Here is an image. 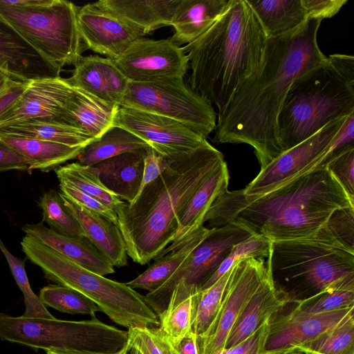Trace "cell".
<instances>
[{
    "label": "cell",
    "instance_id": "6da1fadb",
    "mask_svg": "<svg viewBox=\"0 0 354 354\" xmlns=\"http://www.w3.org/2000/svg\"><path fill=\"white\" fill-rule=\"evenodd\" d=\"M321 22L308 18L290 32L267 37L259 68L217 117L214 142L250 145L261 168L281 153L277 122L286 95L297 77L326 57L317 39Z\"/></svg>",
    "mask_w": 354,
    "mask_h": 354
},
{
    "label": "cell",
    "instance_id": "7a4b0ae2",
    "mask_svg": "<svg viewBox=\"0 0 354 354\" xmlns=\"http://www.w3.org/2000/svg\"><path fill=\"white\" fill-rule=\"evenodd\" d=\"M351 206L326 167L319 166L260 196L227 190L212 204L203 224H234L270 241H288L314 236L334 210Z\"/></svg>",
    "mask_w": 354,
    "mask_h": 354
},
{
    "label": "cell",
    "instance_id": "3957f363",
    "mask_svg": "<svg viewBox=\"0 0 354 354\" xmlns=\"http://www.w3.org/2000/svg\"><path fill=\"white\" fill-rule=\"evenodd\" d=\"M224 161L207 141L202 146L165 158V167L136 199L115 210L127 254L145 265L174 241L177 218L187 201Z\"/></svg>",
    "mask_w": 354,
    "mask_h": 354
},
{
    "label": "cell",
    "instance_id": "277c9868",
    "mask_svg": "<svg viewBox=\"0 0 354 354\" xmlns=\"http://www.w3.org/2000/svg\"><path fill=\"white\" fill-rule=\"evenodd\" d=\"M266 39L247 1L230 0L205 33L182 47L192 70L189 86L216 107L217 117L259 68Z\"/></svg>",
    "mask_w": 354,
    "mask_h": 354
},
{
    "label": "cell",
    "instance_id": "5b68a950",
    "mask_svg": "<svg viewBox=\"0 0 354 354\" xmlns=\"http://www.w3.org/2000/svg\"><path fill=\"white\" fill-rule=\"evenodd\" d=\"M354 113V58L333 54L292 84L277 122L281 152Z\"/></svg>",
    "mask_w": 354,
    "mask_h": 354
},
{
    "label": "cell",
    "instance_id": "8992f818",
    "mask_svg": "<svg viewBox=\"0 0 354 354\" xmlns=\"http://www.w3.org/2000/svg\"><path fill=\"white\" fill-rule=\"evenodd\" d=\"M266 269L279 297L286 305L297 304L354 274V253L316 233L304 239L271 241Z\"/></svg>",
    "mask_w": 354,
    "mask_h": 354
},
{
    "label": "cell",
    "instance_id": "52a82bcc",
    "mask_svg": "<svg viewBox=\"0 0 354 354\" xmlns=\"http://www.w3.org/2000/svg\"><path fill=\"white\" fill-rule=\"evenodd\" d=\"M28 259L43 270L45 277L71 288L93 301L115 323L127 329L158 327V315L145 296L121 283L78 265L68 257L26 234L21 241Z\"/></svg>",
    "mask_w": 354,
    "mask_h": 354
},
{
    "label": "cell",
    "instance_id": "ba28073f",
    "mask_svg": "<svg viewBox=\"0 0 354 354\" xmlns=\"http://www.w3.org/2000/svg\"><path fill=\"white\" fill-rule=\"evenodd\" d=\"M79 7L64 0H0V21L15 32L57 75L75 65L85 47Z\"/></svg>",
    "mask_w": 354,
    "mask_h": 354
},
{
    "label": "cell",
    "instance_id": "9c48e42d",
    "mask_svg": "<svg viewBox=\"0 0 354 354\" xmlns=\"http://www.w3.org/2000/svg\"><path fill=\"white\" fill-rule=\"evenodd\" d=\"M0 339L34 350H64L112 353L128 343V332L96 317L68 321L28 318L0 313Z\"/></svg>",
    "mask_w": 354,
    "mask_h": 354
},
{
    "label": "cell",
    "instance_id": "30bf717a",
    "mask_svg": "<svg viewBox=\"0 0 354 354\" xmlns=\"http://www.w3.org/2000/svg\"><path fill=\"white\" fill-rule=\"evenodd\" d=\"M120 106L169 118L205 139L216 124L217 113L214 106L185 84L183 78L129 82Z\"/></svg>",
    "mask_w": 354,
    "mask_h": 354
},
{
    "label": "cell",
    "instance_id": "8fae6325",
    "mask_svg": "<svg viewBox=\"0 0 354 354\" xmlns=\"http://www.w3.org/2000/svg\"><path fill=\"white\" fill-rule=\"evenodd\" d=\"M251 235L246 229L234 224L209 229L206 236L176 271L160 288L145 295L148 306L157 315L160 314L178 283L198 290L217 270L233 247Z\"/></svg>",
    "mask_w": 354,
    "mask_h": 354
},
{
    "label": "cell",
    "instance_id": "7c38bea8",
    "mask_svg": "<svg viewBox=\"0 0 354 354\" xmlns=\"http://www.w3.org/2000/svg\"><path fill=\"white\" fill-rule=\"evenodd\" d=\"M348 117V116H347ZM346 118L330 122L297 145L281 152L261 168L258 175L245 188L246 196H260L324 165L329 143Z\"/></svg>",
    "mask_w": 354,
    "mask_h": 354
},
{
    "label": "cell",
    "instance_id": "4fadbf2b",
    "mask_svg": "<svg viewBox=\"0 0 354 354\" xmlns=\"http://www.w3.org/2000/svg\"><path fill=\"white\" fill-rule=\"evenodd\" d=\"M266 274L264 258H250L232 268L214 323L206 334L196 336L199 354H214L225 348L230 330Z\"/></svg>",
    "mask_w": 354,
    "mask_h": 354
},
{
    "label": "cell",
    "instance_id": "5bb4252c",
    "mask_svg": "<svg viewBox=\"0 0 354 354\" xmlns=\"http://www.w3.org/2000/svg\"><path fill=\"white\" fill-rule=\"evenodd\" d=\"M112 60L129 82L136 83L183 78L189 64L183 48L170 39L142 37Z\"/></svg>",
    "mask_w": 354,
    "mask_h": 354
},
{
    "label": "cell",
    "instance_id": "9a60e30c",
    "mask_svg": "<svg viewBox=\"0 0 354 354\" xmlns=\"http://www.w3.org/2000/svg\"><path fill=\"white\" fill-rule=\"evenodd\" d=\"M354 307L311 314L287 304L268 320L259 354H285L310 342L342 322Z\"/></svg>",
    "mask_w": 354,
    "mask_h": 354
},
{
    "label": "cell",
    "instance_id": "2e32d148",
    "mask_svg": "<svg viewBox=\"0 0 354 354\" xmlns=\"http://www.w3.org/2000/svg\"><path fill=\"white\" fill-rule=\"evenodd\" d=\"M113 126L131 132L165 158L195 149L207 142L176 120L130 107L118 108Z\"/></svg>",
    "mask_w": 354,
    "mask_h": 354
},
{
    "label": "cell",
    "instance_id": "e0dca14e",
    "mask_svg": "<svg viewBox=\"0 0 354 354\" xmlns=\"http://www.w3.org/2000/svg\"><path fill=\"white\" fill-rule=\"evenodd\" d=\"M77 25L85 49L111 59L146 35L140 28L97 8L93 3L79 8Z\"/></svg>",
    "mask_w": 354,
    "mask_h": 354
},
{
    "label": "cell",
    "instance_id": "ac0fdd59",
    "mask_svg": "<svg viewBox=\"0 0 354 354\" xmlns=\"http://www.w3.org/2000/svg\"><path fill=\"white\" fill-rule=\"evenodd\" d=\"M73 90L66 78L60 76L28 81L19 98L0 115V128L30 120L62 122L64 108Z\"/></svg>",
    "mask_w": 354,
    "mask_h": 354
},
{
    "label": "cell",
    "instance_id": "d6986e66",
    "mask_svg": "<svg viewBox=\"0 0 354 354\" xmlns=\"http://www.w3.org/2000/svg\"><path fill=\"white\" fill-rule=\"evenodd\" d=\"M66 80L115 107L120 106L129 82L111 59L98 55L82 56Z\"/></svg>",
    "mask_w": 354,
    "mask_h": 354
},
{
    "label": "cell",
    "instance_id": "ffe728a7",
    "mask_svg": "<svg viewBox=\"0 0 354 354\" xmlns=\"http://www.w3.org/2000/svg\"><path fill=\"white\" fill-rule=\"evenodd\" d=\"M228 184V169L224 160L187 201L178 216L177 230L173 242L158 255L174 250L185 237L203 225V218L207 210L214 201L227 190Z\"/></svg>",
    "mask_w": 354,
    "mask_h": 354
},
{
    "label": "cell",
    "instance_id": "44dd1931",
    "mask_svg": "<svg viewBox=\"0 0 354 354\" xmlns=\"http://www.w3.org/2000/svg\"><path fill=\"white\" fill-rule=\"evenodd\" d=\"M27 235L68 257L83 268L105 276L115 272L114 266L86 237H70L59 234L43 222L27 224L22 228Z\"/></svg>",
    "mask_w": 354,
    "mask_h": 354
},
{
    "label": "cell",
    "instance_id": "7402d4cb",
    "mask_svg": "<svg viewBox=\"0 0 354 354\" xmlns=\"http://www.w3.org/2000/svg\"><path fill=\"white\" fill-rule=\"evenodd\" d=\"M61 196L65 206L80 225L84 236L113 266H126V245L118 225L104 216L82 208L62 193Z\"/></svg>",
    "mask_w": 354,
    "mask_h": 354
},
{
    "label": "cell",
    "instance_id": "603a6c76",
    "mask_svg": "<svg viewBox=\"0 0 354 354\" xmlns=\"http://www.w3.org/2000/svg\"><path fill=\"white\" fill-rule=\"evenodd\" d=\"M145 151L124 153L93 165L104 187L126 203H131L140 191Z\"/></svg>",
    "mask_w": 354,
    "mask_h": 354
},
{
    "label": "cell",
    "instance_id": "cb8c5ba5",
    "mask_svg": "<svg viewBox=\"0 0 354 354\" xmlns=\"http://www.w3.org/2000/svg\"><path fill=\"white\" fill-rule=\"evenodd\" d=\"M0 68L23 82L57 75L15 32L0 21Z\"/></svg>",
    "mask_w": 354,
    "mask_h": 354
},
{
    "label": "cell",
    "instance_id": "d4e9b609",
    "mask_svg": "<svg viewBox=\"0 0 354 354\" xmlns=\"http://www.w3.org/2000/svg\"><path fill=\"white\" fill-rule=\"evenodd\" d=\"M180 0H100L93 3L147 34L157 28L171 26Z\"/></svg>",
    "mask_w": 354,
    "mask_h": 354
},
{
    "label": "cell",
    "instance_id": "484cf974",
    "mask_svg": "<svg viewBox=\"0 0 354 354\" xmlns=\"http://www.w3.org/2000/svg\"><path fill=\"white\" fill-rule=\"evenodd\" d=\"M230 0H180L171 21V41L180 46L205 33L221 16Z\"/></svg>",
    "mask_w": 354,
    "mask_h": 354
},
{
    "label": "cell",
    "instance_id": "4316f807",
    "mask_svg": "<svg viewBox=\"0 0 354 354\" xmlns=\"http://www.w3.org/2000/svg\"><path fill=\"white\" fill-rule=\"evenodd\" d=\"M286 305L266 274L230 330L224 348L248 338Z\"/></svg>",
    "mask_w": 354,
    "mask_h": 354
},
{
    "label": "cell",
    "instance_id": "83f0119b",
    "mask_svg": "<svg viewBox=\"0 0 354 354\" xmlns=\"http://www.w3.org/2000/svg\"><path fill=\"white\" fill-rule=\"evenodd\" d=\"M120 106L107 104L74 87L62 117V122L78 128L95 139L113 125Z\"/></svg>",
    "mask_w": 354,
    "mask_h": 354
},
{
    "label": "cell",
    "instance_id": "f1b7e54d",
    "mask_svg": "<svg viewBox=\"0 0 354 354\" xmlns=\"http://www.w3.org/2000/svg\"><path fill=\"white\" fill-rule=\"evenodd\" d=\"M0 140L24 158L28 171H49L77 158L84 147H73L54 142L0 133Z\"/></svg>",
    "mask_w": 354,
    "mask_h": 354
},
{
    "label": "cell",
    "instance_id": "f546056e",
    "mask_svg": "<svg viewBox=\"0 0 354 354\" xmlns=\"http://www.w3.org/2000/svg\"><path fill=\"white\" fill-rule=\"evenodd\" d=\"M209 229L202 225L185 237L174 250L156 257L147 270L125 283L130 288L153 292L160 288L180 267L206 236Z\"/></svg>",
    "mask_w": 354,
    "mask_h": 354
},
{
    "label": "cell",
    "instance_id": "4dcf8cb0",
    "mask_svg": "<svg viewBox=\"0 0 354 354\" xmlns=\"http://www.w3.org/2000/svg\"><path fill=\"white\" fill-rule=\"evenodd\" d=\"M267 37L290 32L308 19L301 0H246Z\"/></svg>",
    "mask_w": 354,
    "mask_h": 354
},
{
    "label": "cell",
    "instance_id": "1f68e13d",
    "mask_svg": "<svg viewBox=\"0 0 354 354\" xmlns=\"http://www.w3.org/2000/svg\"><path fill=\"white\" fill-rule=\"evenodd\" d=\"M0 133L40 139L73 147H85L95 140L75 127L47 120H30L0 128Z\"/></svg>",
    "mask_w": 354,
    "mask_h": 354
},
{
    "label": "cell",
    "instance_id": "d6a6232c",
    "mask_svg": "<svg viewBox=\"0 0 354 354\" xmlns=\"http://www.w3.org/2000/svg\"><path fill=\"white\" fill-rule=\"evenodd\" d=\"M149 147L146 142L128 130L112 126L100 137L86 145L76 159L82 165L93 166L124 153L145 151Z\"/></svg>",
    "mask_w": 354,
    "mask_h": 354
},
{
    "label": "cell",
    "instance_id": "836d02e7",
    "mask_svg": "<svg viewBox=\"0 0 354 354\" xmlns=\"http://www.w3.org/2000/svg\"><path fill=\"white\" fill-rule=\"evenodd\" d=\"M55 171L59 183L74 187L114 211L124 203L104 187L94 166L75 162L59 166Z\"/></svg>",
    "mask_w": 354,
    "mask_h": 354
},
{
    "label": "cell",
    "instance_id": "e575fe53",
    "mask_svg": "<svg viewBox=\"0 0 354 354\" xmlns=\"http://www.w3.org/2000/svg\"><path fill=\"white\" fill-rule=\"evenodd\" d=\"M195 290L178 283L168 304L158 315L159 327L176 345L191 331L192 296Z\"/></svg>",
    "mask_w": 354,
    "mask_h": 354
},
{
    "label": "cell",
    "instance_id": "d590c367",
    "mask_svg": "<svg viewBox=\"0 0 354 354\" xmlns=\"http://www.w3.org/2000/svg\"><path fill=\"white\" fill-rule=\"evenodd\" d=\"M232 268L209 288L196 290L192 296L191 331L202 337L214 323L221 308Z\"/></svg>",
    "mask_w": 354,
    "mask_h": 354
},
{
    "label": "cell",
    "instance_id": "8d00e7d4",
    "mask_svg": "<svg viewBox=\"0 0 354 354\" xmlns=\"http://www.w3.org/2000/svg\"><path fill=\"white\" fill-rule=\"evenodd\" d=\"M295 305L311 314L341 310L354 307V274L343 277L315 296Z\"/></svg>",
    "mask_w": 354,
    "mask_h": 354
},
{
    "label": "cell",
    "instance_id": "74e56055",
    "mask_svg": "<svg viewBox=\"0 0 354 354\" xmlns=\"http://www.w3.org/2000/svg\"><path fill=\"white\" fill-rule=\"evenodd\" d=\"M295 351L315 354H354L353 312L315 339L297 346Z\"/></svg>",
    "mask_w": 354,
    "mask_h": 354
},
{
    "label": "cell",
    "instance_id": "f35d334b",
    "mask_svg": "<svg viewBox=\"0 0 354 354\" xmlns=\"http://www.w3.org/2000/svg\"><path fill=\"white\" fill-rule=\"evenodd\" d=\"M39 297L45 306L69 314H86L92 317L100 311V308L90 299L80 292L59 284L43 287Z\"/></svg>",
    "mask_w": 354,
    "mask_h": 354
},
{
    "label": "cell",
    "instance_id": "ab89813d",
    "mask_svg": "<svg viewBox=\"0 0 354 354\" xmlns=\"http://www.w3.org/2000/svg\"><path fill=\"white\" fill-rule=\"evenodd\" d=\"M38 205L42 210V222L50 229L66 236L85 237L78 221L65 206L60 192L54 189L46 192Z\"/></svg>",
    "mask_w": 354,
    "mask_h": 354
},
{
    "label": "cell",
    "instance_id": "60d3db41",
    "mask_svg": "<svg viewBox=\"0 0 354 354\" xmlns=\"http://www.w3.org/2000/svg\"><path fill=\"white\" fill-rule=\"evenodd\" d=\"M0 250L6 257L12 274L21 290L24 299L26 310L22 315L28 318H55L31 289L25 270L24 261L15 257L5 246L0 239Z\"/></svg>",
    "mask_w": 354,
    "mask_h": 354
},
{
    "label": "cell",
    "instance_id": "b9f144b4",
    "mask_svg": "<svg viewBox=\"0 0 354 354\" xmlns=\"http://www.w3.org/2000/svg\"><path fill=\"white\" fill-rule=\"evenodd\" d=\"M271 241L261 236L252 234L236 244L214 274L198 290H204L214 284L236 263L250 258L268 257Z\"/></svg>",
    "mask_w": 354,
    "mask_h": 354
},
{
    "label": "cell",
    "instance_id": "7bdbcfd3",
    "mask_svg": "<svg viewBox=\"0 0 354 354\" xmlns=\"http://www.w3.org/2000/svg\"><path fill=\"white\" fill-rule=\"evenodd\" d=\"M317 233L354 253V207L334 210Z\"/></svg>",
    "mask_w": 354,
    "mask_h": 354
},
{
    "label": "cell",
    "instance_id": "ee69618b",
    "mask_svg": "<svg viewBox=\"0 0 354 354\" xmlns=\"http://www.w3.org/2000/svg\"><path fill=\"white\" fill-rule=\"evenodd\" d=\"M127 332L129 342L142 354H179L176 345L159 326L131 328Z\"/></svg>",
    "mask_w": 354,
    "mask_h": 354
},
{
    "label": "cell",
    "instance_id": "f6af8a7d",
    "mask_svg": "<svg viewBox=\"0 0 354 354\" xmlns=\"http://www.w3.org/2000/svg\"><path fill=\"white\" fill-rule=\"evenodd\" d=\"M325 167L354 203V145L330 158Z\"/></svg>",
    "mask_w": 354,
    "mask_h": 354
},
{
    "label": "cell",
    "instance_id": "bcb514c9",
    "mask_svg": "<svg viewBox=\"0 0 354 354\" xmlns=\"http://www.w3.org/2000/svg\"><path fill=\"white\" fill-rule=\"evenodd\" d=\"M61 193L82 208L104 216L118 225V216L114 210L107 207L99 201L74 187L59 183Z\"/></svg>",
    "mask_w": 354,
    "mask_h": 354
},
{
    "label": "cell",
    "instance_id": "7dc6e473",
    "mask_svg": "<svg viewBox=\"0 0 354 354\" xmlns=\"http://www.w3.org/2000/svg\"><path fill=\"white\" fill-rule=\"evenodd\" d=\"M347 1L348 0H301L308 18L322 21L337 14Z\"/></svg>",
    "mask_w": 354,
    "mask_h": 354
},
{
    "label": "cell",
    "instance_id": "c3c4849f",
    "mask_svg": "<svg viewBox=\"0 0 354 354\" xmlns=\"http://www.w3.org/2000/svg\"><path fill=\"white\" fill-rule=\"evenodd\" d=\"M267 325L268 322L242 342L214 354H259L267 331Z\"/></svg>",
    "mask_w": 354,
    "mask_h": 354
},
{
    "label": "cell",
    "instance_id": "681fc988",
    "mask_svg": "<svg viewBox=\"0 0 354 354\" xmlns=\"http://www.w3.org/2000/svg\"><path fill=\"white\" fill-rule=\"evenodd\" d=\"M165 167V158L151 147L147 149L145 153L143 178L140 190L155 180Z\"/></svg>",
    "mask_w": 354,
    "mask_h": 354
},
{
    "label": "cell",
    "instance_id": "f907efd6",
    "mask_svg": "<svg viewBox=\"0 0 354 354\" xmlns=\"http://www.w3.org/2000/svg\"><path fill=\"white\" fill-rule=\"evenodd\" d=\"M8 170L28 171V165L23 156L0 140V172Z\"/></svg>",
    "mask_w": 354,
    "mask_h": 354
},
{
    "label": "cell",
    "instance_id": "816d5d0a",
    "mask_svg": "<svg viewBox=\"0 0 354 354\" xmlns=\"http://www.w3.org/2000/svg\"><path fill=\"white\" fill-rule=\"evenodd\" d=\"M28 82L17 81L0 95V115L8 109L23 94Z\"/></svg>",
    "mask_w": 354,
    "mask_h": 354
},
{
    "label": "cell",
    "instance_id": "f5cc1de1",
    "mask_svg": "<svg viewBox=\"0 0 354 354\" xmlns=\"http://www.w3.org/2000/svg\"><path fill=\"white\" fill-rule=\"evenodd\" d=\"M179 354H199L196 335L190 331L176 345Z\"/></svg>",
    "mask_w": 354,
    "mask_h": 354
},
{
    "label": "cell",
    "instance_id": "db71d44e",
    "mask_svg": "<svg viewBox=\"0 0 354 354\" xmlns=\"http://www.w3.org/2000/svg\"><path fill=\"white\" fill-rule=\"evenodd\" d=\"M17 81L19 80L14 79L10 73L0 68V95Z\"/></svg>",
    "mask_w": 354,
    "mask_h": 354
},
{
    "label": "cell",
    "instance_id": "11a10c76",
    "mask_svg": "<svg viewBox=\"0 0 354 354\" xmlns=\"http://www.w3.org/2000/svg\"><path fill=\"white\" fill-rule=\"evenodd\" d=\"M127 344L120 351L108 353H97V352H89V351H64V350H51L46 351V354H125Z\"/></svg>",
    "mask_w": 354,
    "mask_h": 354
},
{
    "label": "cell",
    "instance_id": "9f6ffc18",
    "mask_svg": "<svg viewBox=\"0 0 354 354\" xmlns=\"http://www.w3.org/2000/svg\"><path fill=\"white\" fill-rule=\"evenodd\" d=\"M125 354H142L136 348L133 346L128 341V346Z\"/></svg>",
    "mask_w": 354,
    "mask_h": 354
},
{
    "label": "cell",
    "instance_id": "6f0895ef",
    "mask_svg": "<svg viewBox=\"0 0 354 354\" xmlns=\"http://www.w3.org/2000/svg\"><path fill=\"white\" fill-rule=\"evenodd\" d=\"M285 354H306V353L302 351H293V352H290V353H285Z\"/></svg>",
    "mask_w": 354,
    "mask_h": 354
},
{
    "label": "cell",
    "instance_id": "680465c9",
    "mask_svg": "<svg viewBox=\"0 0 354 354\" xmlns=\"http://www.w3.org/2000/svg\"><path fill=\"white\" fill-rule=\"evenodd\" d=\"M306 354H315V353H305Z\"/></svg>",
    "mask_w": 354,
    "mask_h": 354
}]
</instances>
